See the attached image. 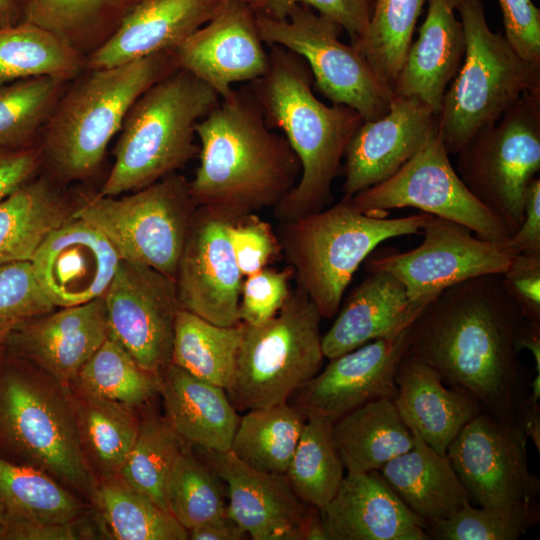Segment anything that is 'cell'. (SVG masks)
<instances>
[{
  "label": "cell",
  "mask_w": 540,
  "mask_h": 540,
  "mask_svg": "<svg viewBox=\"0 0 540 540\" xmlns=\"http://www.w3.org/2000/svg\"><path fill=\"white\" fill-rule=\"evenodd\" d=\"M121 258L94 225L72 214L41 243L33 272L55 307H70L101 298Z\"/></svg>",
  "instance_id": "cell-20"
},
{
  "label": "cell",
  "mask_w": 540,
  "mask_h": 540,
  "mask_svg": "<svg viewBox=\"0 0 540 540\" xmlns=\"http://www.w3.org/2000/svg\"><path fill=\"white\" fill-rule=\"evenodd\" d=\"M514 254L540 253V178L530 182L520 227L506 242Z\"/></svg>",
  "instance_id": "cell-54"
},
{
  "label": "cell",
  "mask_w": 540,
  "mask_h": 540,
  "mask_svg": "<svg viewBox=\"0 0 540 540\" xmlns=\"http://www.w3.org/2000/svg\"><path fill=\"white\" fill-rule=\"evenodd\" d=\"M0 454L92 501L98 480L81 444L71 388L25 360L3 357L2 351Z\"/></svg>",
  "instance_id": "cell-4"
},
{
  "label": "cell",
  "mask_w": 540,
  "mask_h": 540,
  "mask_svg": "<svg viewBox=\"0 0 540 540\" xmlns=\"http://www.w3.org/2000/svg\"><path fill=\"white\" fill-rule=\"evenodd\" d=\"M243 334V322L219 326L180 308L171 362L193 376L227 390L234 379Z\"/></svg>",
  "instance_id": "cell-34"
},
{
  "label": "cell",
  "mask_w": 540,
  "mask_h": 540,
  "mask_svg": "<svg viewBox=\"0 0 540 540\" xmlns=\"http://www.w3.org/2000/svg\"><path fill=\"white\" fill-rule=\"evenodd\" d=\"M65 82L41 76L0 84V147L32 146L55 108Z\"/></svg>",
  "instance_id": "cell-44"
},
{
  "label": "cell",
  "mask_w": 540,
  "mask_h": 540,
  "mask_svg": "<svg viewBox=\"0 0 540 540\" xmlns=\"http://www.w3.org/2000/svg\"><path fill=\"white\" fill-rule=\"evenodd\" d=\"M148 405L140 416L136 441L118 477L169 511V483L184 450L183 442L165 415H160Z\"/></svg>",
  "instance_id": "cell-41"
},
{
  "label": "cell",
  "mask_w": 540,
  "mask_h": 540,
  "mask_svg": "<svg viewBox=\"0 0 540 540\" xmlns=\"http://www.w3.org/2000/svg\"><path fill=\"white\" fill-rule=\"evenodd\" d=\"M333 423L312 417L305 421L286 476L299 499L322 513L337 493L344 465L332 436Z\"/></svg>",
  "instance_id": "cell-42"
},
{
  "label": "cell",
  "mask_w": 540,
  "mask_h": 540,
  "mask_svg": "<svg viewBox=\"0 0 540 540\" xmlns=\"http://www.w3.org/2000/svg\"><path fill=\"white\" fill-rule=\"evenodd\" d=\"M195 133L200 146L192 199L229 223L277 206L300 178L296 154L267 125L248 87L221 99Z\"/></svg>",
  "instance_id": "cell-2"
},
{
  "label": "cell",
  "mask_w": 540,
  "mask_h": 540,
  "mask_svg": "<svg viewBox=\"0 0 540 540\" xmlns=\"http://www.w3.org/2000/svg\"><path fill=\"white\" fill-rule=\"evenodd\" d=\"M459 0H428L426 18L393 84L395 97H414L437 115L465 54V37L455 16Z\"/></svg>",
  "instance_id": "cell-28"
},
{
  "label": "cell",
  "mask_w": 540,
  "mask_h": 540,
  "mask_svg": "<svg viewBox=\"0 0 540 540\" xmlns=\"http://www.w3.org/2000/svg\"><path fill=\"white\" fill-rule=\"evenodd\" d=\"M349 294L322 336L325 358L332 359L368 342L408 329L424 305L411 301L403 284L385 271H372Z\"/></svg>",
  "instance_id": "cell-26"
},
{
  "label": "cell",
  "mask_w": 540,
  "mask_h": 540,
  "mask_svg": "<svg viewBox=\"0 0 540 540\" xmlns=\"http://www.w3.org/2000/svg\"><path fill=\"white\" fill-rule=\"evenodd\" d=\"M465 54L437 114V135L457 154L527 91L540 89V64L523 59L486 21L482 0H459Z\"/></svg>",
  "instance_id": "cell-8"
},
{
  "label": "cell",
  "mask_w": 540,
  "mask_h": 540,
  "mask_svg": "<svg viewBox=\"0 0 540 540\" xmlns=\"http://www.w3.org/2000/svg\"><path fill=\"white\" fill-rule=\"evenodd\" d=\"M83 65L79 51L42 27L20 22L0 28V84L41 76L68 81Z\"/></svg>",
  "instance_id": "cell-38"
},
{
  "label": "cell",
  "mask_w": 540,
  "mask_h": 540,
  "mask_svg": "<svg viewBox=\"0 0 540 540\" xmlns=\"http://www.w3.org/2000/svg\"><path fill=\"white\" fill-rule=\"evenodd\" d=\"M108 336L107 310L101 297L23 323L2 349L70 387Z\"/></svg>",
  "instance_id": "cell-22"
},
{
  "label": "cell",
  "mask_w": 540,
  "mask_h": 540,
  "mask_svg": "<svg viewBox=\"0 0 540 540\" xmlns=\"http://www.w3.org/2000/svg\"><path fill=\"white\" fill-rule=\"evenodd\" d=\"M219 1H228V0H219ZM237 1H242V2L251 4L253 0H237Z\"/></svg>",
  "instance_id": "cell-58"
},
{
  "label": "cell",
  "mask_w": 540,
  "mask_h": 540,
  "mask_svg": "<svg viewBox=\"0 0 540 540\" xmlns=\"http://www.w3.org/2000/svg\"><path fill=\"white\" fill-rule=\"evenodd\" d=\"M227 489V515L253 540H304L314 507L295 494L286 474L257 471L229 450H201Z\"/></svg>",
  "instance_id": "cell-21"
},
{
  "label": "cell",
  "mask_w": 540,
  "mask_h": 540,
  "mask_svg": "<svg viewBox=\"0 0 540 540\" xmlns=\"http://www.w3.org/2000/svg\"><path fill=\"white\" fill-rule=\"evenodd\" d=\"M426 0H374L368 26L352 45L391 89L412 43Z\"/></svg>",
  "instance_id": "cell-43"
},
{
  "label": "cell",
  "mask_w": 540,
  "mask_h": 540,
  "mask_svg": "<svg viewBox=\"0 0 540 540\" xmlns=\"http://www.w3.org/2000/svg\"><path fill=\"white\" fill-rule=\"evenodd\" d=\"M219 0H141L87 59L90 69L172 52L214 14Z\"/></svg>",
  "instance_id": "cell-25"
},
{
  "label": "cell",
  "mask_w": 540,
  "mask_h": 540,
  "mask_svg": "<svg viewBox=\"0 0 540 540\" xmlns=\"http://www.w3.org/2000/svg\"><path fill=\"white\" fill-rule=\"evenodd\" d=\"M255 12L249 3L220 1L212 17L173 51L177 68L211 87L220 99L232 95V85L253 82L269 65Z\"/></svg>",
  "instance_id": "cell-18"
},
{
  "label": "cell",
  "mask_w": 540,
  "mask_h": 540,
  "mask_svg": "<svg viewBox=\"0 0 540 540\" xmlns=\"http://www.w3.org/2000/svg\"><path fill=\"white\" fill-rule=\"evenodd\" d=\"M73 394L81 444L97 480L118 477L136 441L140 416L118 402Z\"/></svg>",
  "instance_id": "cell-35"
},
{
  "label": "cell",
  "mask_w": 540,
  "mask_h": 540,
  "mask_svg": "<svg viewBox=\"0 0 540 540\" xmlns=\"http://www.w3.org/2000/svg\"><path fill=\"white\" fill-rule=\"evenodd\" d=\"M247 534L226 514L188 530L191 540H242Z\"/></svg>",
  "instance_id": "cell-56"
},
{
  "label": "cell",
  "mask_w": 540,
  "mask_h": 540,
  "mask_svg": "<svg viewBox=\"0 0 540 540\" xmlns=\"http://www.w3.org/2000/svg\"><path fill=\"white\" fill-rule=\"evenodd\" d=\"M346 200L361 212L380 216L392 209L418 208L460 223L493 242L505 243L512 236L464 185L437 131L394 175Z\"/></svg>",
  "instance_id": "cell-14"
},
{
  "label": "cell",
  "mask_w": 540,
  "mask_h": 540,
  "mask_svg": "<svg viewBox=\"0 0 540 540\" xmlns=\"http://www.w3.org/2000/svg\"><path fill=\"white\" fill-rule=\"evenodd\" d=\"M165 417L183 443L227 452L240 417L227 391L168 363L160 372Z\"/></svg>",
  "instance_id": "cell-29"
},
{
  "label": "cell",
  "mask_w": 540,
  "mask_h": 540,
  "mask_svg": "<svg viewBox=\"0 0 540 540\" xmlns=\"http://www.w3.org/2000/svg\"><path fill=\"white\" fill-rule=\"evenodd\" d=\"M196 211L189 182L173 173L126 196L97 195L72 215L98 228L122 260L175 280Z\"/></svg>",
  "instance_id": "cell-10"
},
{
  "label": "cell",
  "mask_w": 540,
  "mask_h": 540,
  "mask_svg": "<svg viewBox=\"0 0 540 540\" xmlns=\"http://www.w3.org/2000/svg\"><path fill=\"white\" fill-rule=\"evenodd\" d=\"M168 507L188 531L227 514L226 485L204 460L184 449L170 479Z\"/></svg>",
  "instance_id": "cell-45"
},
{
  "label": "cell",
  "mask_w": 540,
  "mask_h": 540,
  "mask_svg": "<svg viewBox=\"0 0 540 540\" xmlns=\"http://www.w3.org/2000/svg\"><path fill=\"white\" fill-rule=\"evenodd\" d=\"M529 322L501 274L477 276L447 288L422 310L410 326L406 354L469 392L483 410L524 428L530 383L519 353Z\"/></svg>",
  "instance_id": "cell-1"
},
{
  "label": "cell",
  "mask_w": 540,
  "mask_h": 540,
  "mask_svg": "<svg viewBox=\"0 0 540 540\" xmlns=\"http://www.w3.org/2000/svg\"><path fill=\"white\" fill-rule=\"evenodd\" d=\"M73 393L102 398L133 409L145 407L160 391V374L141 367L109 337L71 383Z\"/></svg>",
  "instance_id": "cell-40"
},
{
  "label": "cell",
  "mask_w": 540,
  "mask_h": 540,
  "mask_svg": "<svg viewBox=\"0 0 540 540\" xmlns=\"http://www.w3.org/2000/svg\"><path fill=\"white\" fill-rule=\"evenodd\" d=\"M410 344V327L399 335L368 342L329 359V364L291 397L305 419L318 417L332 423L379 399L395 400L396 373Z\"/></svg>",
  "instance_id": "cell-17"
},
{
  "label": "cell",
  "mask_w": 540,
  "mask_h": 540,
  "mask_svg": "<svg viewBox=\"0 0 540 540\" xmlns=\"http://www.w3.org/2000/svg\"><path fill=\"white\" fill-rule=\"evenodd\" d=\"M293 275L289 266L283 270L263 268L246 276L240 293V322L259 325L275 316L289 295Z\"/></svg>",
  "instance_id": "cell-48"
},
{
  "label": "cell",
  "mask_w": 540,
  "mask_h": 540,
  "mask_svg": "<svg viewBox=\"0 0 540 540\" xmlns=\"http://www.w3.org/2000/svg\"><path fill=\"white\" fill-rule=\"evenodd\" d=\"M228 226V221L197 208L175 277L180 308L219 326L240 322L243 276Z\"/></svg>",
  "instance_id": "cell-19"
},
{
  "label": "cell",
  "mask_w": 540,
  "mask_h": 540,
  "mask_svg": "<svg viewBox=\"0 0 540 540\" xmlns=\"http://www.w3.org/2000/svg\"><path fill=\"white\" fill-rule=\"evenodd\" d=\"M72 523H27L0 532L2 540H75L86 533Z\"/></svg>",
  "instance_id": "cell-55"
},
{
  "label": "cell",
  "mask_w": 540,
  "mask_h": 540,
  "mask_svg": "<svg viewBox=\"0 0 540 540\" xmlns=\"http://www.w3.org/2000/svg\"><path fill=\"white\" fill-rule=\"evenodd\" d=\"M433 215L400 218L367 214L349 200L282 222L280 245L297 287L315 304L322 318L334 317L360 264L382 242L417 234Z\"/></svg>",
  "instance_id": "cell-7"
},
{
  "label": "cell",
  "mask_w": 540,
  "mask_h": 540,
  "mask_svg": "<svg viewBox=\"0 0 540 540\" xmlns=\"http://www.w3.org/2000/svg\"><path fill=\"white\" fill-rule=\"evenodd\" d=\"M533 525L483 507L466 505L448 518L426 522L429 539L516 540Z\"/></svg>",
  "instance_id": "cell-47"
},
{
  "label": "cell",
  "mask_w": 540,
  "mask_h": 540,
  "mask_svg": "<svg viewBox=\"0 0 540 540\" xmlns=\"http://www.w3.org/2000/svg\"><path fill=\"white\" fill-rule=\"evenodd\" d=\"M1 351H2V348H0V353H1Z\"/></svg>",
  "instance_id": "cell-59"
},
{
  "label": "cell",
  "mask_w": 540,
  "mask_h": 540,
  "mask_svg": "<svg viewBox=\"0 0 540 540\" xmlns=\"http://www.w3.org/2000/svg\"><path fill=\"white\" fill-rule=\"evenodd\" d=\"M54 308L39 285L30 261L0 265V348L17 327Z\"/></svg>",
  "instance_id": "cell-46"
},
{
  "label": "cell",
  "mask_w": 540,
  "mask_h": 540,
  "mask_svg": "<svg viewBox=\"0 0 540 540\" xmlns=\"http://www.w3.org/2000/svg\"><path fill=\"white\" fill-rule=\"evenodd\" d=\"M423 240L400 252L381 249L366 258L368 272L385 271L398 279L409 299L427 306L447 288L468 279L504 273L516 254L505 243L473 235L468 227L432 216L422 228Z\"/></svg>",
  "instance_id": "cell-15"
},
{
  "label": "cell",
  "mask_w": 540,
  "mask_h": 540,
  "mask_svg": "<svg viewBox=\"0 0 540 540\" xmlns=\"http://www.w3.org/2000/svg\"><path fill=\"white\" fill-rule=\"evenodd\" d=\"M228 236L243 277L265 268L281 251L271 225L255 213L229 223Z\"/></svg>",
  "instance_id": "cell-50"
},
{
  "label": "cell",
  "mask_w": 540,
  "mask_h": 540,
  "mask_svg": "<svg viewBox=\"0 0 540 540\" xmlns=\"http://www.w3.org/2000/svg\"><path fill=\"white\" fill-rule=\"evenodd\" d=\"M397 411L408 426L438 454L447 449L464 425L483 409L464 389L446 385L428 364L405 355L397 373Z\"/></svg>",
  "instance_id": "cell-27"
},
{
  "label": "cell",
  "mask_w": 540,
  "mask_h": 540,
  "mask_svg": "<svg viewBox=\"0 0 540 540\" xmlns=\"http://www.w3.org/2000/svg\"><path fill=\"white\" fill-rule=\"evenodd\" d=\"M374 0H253V11L273 19H285L298 4L310 6L337 23L345 30L351 44L364 34L373 11Z\"/></svg>",
  "instance_id": "cell-49"
},
{
  "label": "cell",
  "mask_w": 540,
  "mask_h": 540,
  "mask_svg": "<svg viewBox=\"0 0 540 540\" xmlns=\"http://www.w3.org/2000/svg\"><path fill=\"white\" fill-rule=\"evenodd\" d=\"M270 47L266 73L248 88L267 125L284 133L301 165L297 184L274 207L282 223L329 203L346 147L364 119L348 106L321 102L307 63L281 46Z\"/></svg>",
  "instance_id": "cell-3"
},
{
  "label": "cell",
  "mask_w": 540,
  "mask_h": 540,
  "mask_svg": "<svg viewBox=\"0 0 540 540\" xmlns=\"http://www.w3.org/2000/svg\"><path fill=\"white\" fill-rule=\"evenodd\" d=\"M22 22L19 0H0V28L14 26Z\"/></svg>",
  "instance_id": "cell-57"
},
{
  "label": "cell",
  "mask_w": 540,
  "mask_h": 540,
  "mask_svg": "<svg viewBox=\"0 0 540 540\" xmlns=\"http://www.w3.org/2000/svg\"><path fill=\"white\" fill-rule=\"evenodd\" d=\"M457 155L464 185L513 234L523 219L527 188L540 171V89L523 93Z\"/></svg>",
  "instance_id": "cell-11"
},
{
  "label": "cell",
  "mask_w": 540,
  "mask_h": 540,
  "mask_svg": "<svg viewBox=\"0 0 540 540\" xmlns=\"http://www.w3.org/2000/svg\"><path fill=\"white\" fill-rule=\"evenodd\" d=\"M305 421L289 402L249 410L239 419L230 451L257 471L286 474Z\"/></svg>",
  "instance_id": "cell-37"
},
{
  "label": "cell",
  "mask_w": 540,
  "mask_h": 540,
  "mask_svg": "<svg viewBox=\"0 0 540 540\" xmlns=\"http://www.w3.org/2000/svg\"><path fill=\"white\" fill-rule=\"evenodd\" d=\"M91 503L113 539H188V531L169 511L119 477L99 479Z\"/></svg>",
  "instance_id": "cell-39"
},
{
  "label": "cell",
  "mask_w": 540,
  "mask_h": 540,
  "mask_svg": "<svg viewBox=\"0 0 540 540\" xmlns=\"http://www.w3.org/2000/svg\"><path fill=\"white\" fill-rule=\"evenodd\" d=\"M71 214L47 180L32 179L0 201V265L31 261L45 238Z\"/></svg>",
  "instance_id": "cell-33"
},
{
  "label": "cell",
  "mask_w": 540,
  "mask_h": 540,
  "mask_svg": "<svg viewBox=\"0 0 540 540\" xmlns=\"http://www.w3.org/2000/svg\"><path fill=\"white\" fill-rule=\"evenodd\" d=\"M321 315L298 287L281 309L259 325L244 323L236 371L226 390L237 411L289 402L319 373L324 354Z\"/></svg>",
  "instance_id": "cell-9"
},
{
  "label": "cell",
  "mask_w": 540,
  "mask_h": 540,
  "mask_svg": "<svg viewBox=\"0 0 540 540\" xmlns=\"http://www.w3.org/2000/svg\"><path fill=\"white\" fill-rule=\"evenodd\" d=\"M437 131V115L414 97H395L389 112L364 121L345 153L343 199L394 175Z\"/></svg>",
  "instance_id": "cell-23"
},
{
  "label": "cell",
  "mask_w": 540,
  "mask_h": 540,
  "mask_svg": "<svg viewBox=\"0 0 540 540\" xmlns=\"http://www.w3.org/2000/svg\"><path fill=\"white\" fill-rule=\"evenodd\" d=\"M505 38L523 59L540 64V10L531 0H498Z\"/></svg>",
  "instance_id": "cell-51"
},
{
  "label": "cell",
  "mask_w": 540,
  "mask_h": 540,
  "mask_svg": "<svg viewBox=\"0 0 540 540\" xmlns=\"http://www.w3.org/2000/svg\"><path fill=\"white\" fill-rule=\"evenodd\" d=\"M321 516L328 540H429L379 471L347 473Z\"/></svg>",
  "instance_id": "cell-24"
},
{
  "label": "cell",
  "mask_w": 540,
  "mask_h": 540,
  "mask_svg": "<svg viewBox=\"0 0 540 540\" xmlns=\"http://www.w3.org/2000/svg\"><path fill=\"white\" fill-rule=\"evenodd\" d=\"M109 337L144 369L160 374L171 362L180 309L173 278L122 260L104 294Z\"/></svg>",
  "instance_id": "cell-16"
},
{
  "label": "cell",
  "mask_w": 540,
  "mask_h": 540,
  "mask_svg": "<svg viewBox=\"0 0 540 540\" xmlns=\"http://www.w3.org/2000/svg\"><path fill=\"white\" fill-rule=\"evenodd\" d=\"M523 426L482 410L460 430L446 456L480 507L530 522L540 519L539 478L530 472Z\"/></svg>",
  "instance_id": "cell-13"
},
{
  "label": "cell",
  "mask_w": 540,
  "mask_h": 540,
  "mask_svg": "<svg viewBox=\"0 0 540 540\" xmlns=\"http://www.w3.org/2000/svg\"><path fill=\"white\" fill-rule=\"evenodd\" d=\"M219 99L211 87L179 68L149 87L124 120L113 167L98 195L134 192L182 168L199 151L196 124Z\"/></svg>",
  "instance_id": "cell-5"
},
{
  "label": "cell",
  "mask_w": 540,
  "mask_h": 540,
  "mask_svg": "<svg viewBox=\"0 0 540 540\" xmlns=\"http://www.w3.org/2000/svg\"><path fill=\"white\" fill-rule=\"evenodd\" d=\"M84 512L75 492L47 473L0 454V532L27 523H72Z\"/></svg>",
  "instance_id": "cell-32"
},
{
  "label": "cell",
  "mask_w": 540,
  "mask_h": 540,
  "mask_svg": "<svg viewBox=\"0 0 540 540\" xmlns=\"http://www.w3.org/2000/svg\"><path fill=\"white\" fill-rule=\"evenodd\" d=\"M410 430L414 447L379 471L387 484L425 523L448 518L471 504L448 457L438 454L415 430Z\"/></svg>",
  "instance_id": "cell-30"
},
{
  "label": "cell",
  "mask_w": 540,
  "mask_h": 540,
  "mask_svg": "<svg viewBox=\"0 0 540 540\" xmlns=\"http://www.w3.org/2000/svg\"><path fill=\"white\" fill-rule=\"evenodd\" d=\"M19 1L22 22L52 32L82 54L102 44L141 0Z\"/></svg>",
  "instance_id": "cell-36"
},
{
  "label": "cell",
  "mask_w": 540,
  "mask_h": 540,
  "mask_svg": "<svg viewBox=\"0 0 540 540\" xmlns=\"http://www.w3.org/2000/svg\"><path fill=\"white\" fill-rule=\"evenodd\" d=\"M333 441L347 473L380 471L414 447L394 400L370 401L333 422Z\"/></svg>",
  "instance_id": "cell-31"
},
{
  "label": "cell",
  "mask_w": 540,
  "mask_h": 540,
  "mask_svg": "<svg viewBox=\"0 0 540 540\" xmlns=\"http://www.w3.org/2000/svg\"><path fill=\"white\" fill-rule=\"evenodd\" d=\"M501 278L524 316L540 322V253L517 254Z\"/></svg>",
  "instance_id": "cell-52"
},
{
  "label": "cell",
  "mask_w": 540,
  "mask_h": 540,
  "mask_svg": "<svg viewBox=\"0 0 540 540\" xmlns=\"http://www.w3.org/2000/svg\"><path fill=\"white\" fill-rule=\"evenodd\" d=\"M177 69L172 52L90 69L59 98L44 125L41 155L67 180L91 175L135 101Z\"/></svg>",
  "instance_id": "cell-6"
},
{
  "label": "cell",
  "mask_w": 540,
  "mask_h": 540,
  "mask_svg": "<svg viewBox=\"0 0 540 540\" xmlns=\"http://www.w3.org/2000/svg\"><path fill=\"white\" fill-rule=\"evenodd\" d=\"M42 159L40 148L0 147V201L34 179Z\"/></svg>",
  "instance_id": "cell-53"
},
{
  "label": "cell",
  "mask_w": 540,
  "mask_h": 540,
  "mask_svg": "<svg viewBox=\"0 0 540 540\" xmlns=\"http://www.w3.org/2000/svg\"><path fill=\"white\" fill-rule=\"evenodd\" d=\"M263 43L281 46L308 65L316 89L332 104L357 111L364 121L386 115L395 99L366 58L339 40L342 26L310 6H294L285 19L255 13Z\"/></svg>",
  "instance_id": "cell-12"
}]
</instances>
